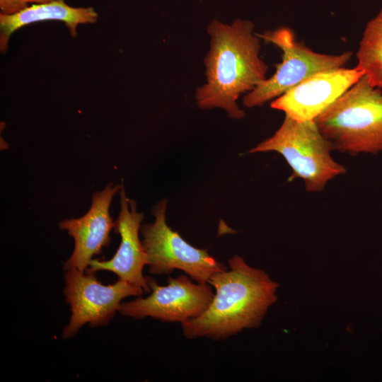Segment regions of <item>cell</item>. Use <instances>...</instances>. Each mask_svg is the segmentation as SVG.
I'll use <instances>...</instances> for the list:
<instances>
[{
	"mask_svg": "<svg viewBox=\"0 0 382 382\" xmlns=\"http://www.w3.org/2000/svg\"><path fill=\"white\" fill-rule=\"evenodd\" d=\"M209 50L204 63L205 83L195 93L202 110L220 108L228 117L241 120L245 113L237 103L267 77L268 66L260 56V38L249 21L231 24L213 21L207 29Z\"/></svg>",
	"mask_w": 382,
	"mask_h": 382,
	"instance_id": "6da1fadb",
	"label": "cell"
},
{
	"mask_svg": "<svg viewBox=\"0 0 382 382\" xmlns=\"http://www.w3.org/2000/svg\"><path fill=\"white\" fill-rule=\"evenodd\" d=\"M228 265L209 282L215 293L207 309L181 323L185 337L226 340L243 330L256 328L277 301L279 284L266 272L250 266L238 255Z\"/></svg>",
	"mask_w": 382,
	"mask_h": 382,
	"instance_id": "7a4b0ae2",
	"label": "cell"
},
{
	"mask_svg": "<svg viewBox=\"0 0 382 382\" xmlns=\"http://www.w3.org/2000/svg\"><path fill=\"white\" fill-rule=\"evenodd\" d=\"M332 151H382V91L363 76L314 120Z\"/></svg>",
	"mask_w": 382,
	"mask_h": 382,
	"instance_id": "3957f363",
	"label": "cell"
},
{
	"mask_svg": "<svg viewBox=\"0 0 382 382\" xmlns=\"http://www.w3.org/2000/svg\"><path fill=\"white\" fill-rule=\"evenodd\" d=\"M274 151L292 170L291 178L303 180L309 192H318L335 178L344 175V166L335 161L331 147L316 122L299 121L285 115L275 133L248 153Z\"/></svg>",
	"mask_w": 382,
	"mask_h": 382,
	"instance_id": "277c9868",
	"label": "cell"
},
{
	"mask_svg": "<svg viewBox=\"0 0 382 382\" xmlns=\"http://www.w3.org/2000/svg\"><path fill=\"white\" fill-rule=\"evenodd\" d=\"M257 35L265 42L277 46L282 52V60L277 64L272 76L243 96V105L248 108L262 106L274 100L316 73L343 67L352 55L351 52L340 54L316 52L296 40L294 31L289 28Z\"/></svg>",
	"mask_w": 382,
	"mask_h": 382,
	"instance_id": "5b68a950",
	"label": "cell"
},
{
	"mask_svg": "<svg viewBox=\"0 0 382 382\" xmlns=\"http://www.w3.org/2000/svg\"><path fill=\"white\" fill-rule=\"evenodd\" d=\"M167 204L166 199L156 203L152 209L154 222L140 228L149 272L164 274L179 270L197 282L209 283L227 267L211 256L208 250L192 245L168 226Z\"/></svg>",
	"mask_w": 382,
	"mask_h": 382,
	"instance_id": "8992f818",
	"label": "cell"
},
{
	"mask_svg": "<svg viewBox=\"0 0 382 382\" xmlns=\"http://www.w3.org/2000/svg\"><path fill=\"white\" fill-rule=\"evenodd\" d=\"M64 289L66 303L70 305L71 317L62 337H73L85 324L98 327L108 324L118 311L122 300L129 296H141L144 290L129 282L118 279L104 285L93 273L76 269L66 270Z\"/></svg>",
	"mask_w": 382,
	"mask_h": 382,
	"instance_id": "52a82bcc",
	"label": "cell"
},
{
	"mask_svg": "<svg viewBox=\"0 0 382 382\" xmlns=\"http://www.w3.org/2000/svg\"><path fill=\"white\" fill-rule=\"evenodd\" d=\"M146 279L150 294L121 303L118 308L120 314L137 320L151 317L181 324L201 316L214 295L209 283L197 282L186 274L169 277L165 286L157 284L152 278Z\"/></svg>",
	"mask_w": 382,
	"mask_h": 382,
	"instance_id": "ba28073f",
	"label": "cell"
},
{
	"mask_svg": "<svg viewBox=\"0 0 382 382\" xmlns=\"http://www.w3.org/2000/svg\"><path fill=\"white\" fill-rule=\"evenodd\" d=\"M364 75L357 65L320 71L271 101L270 107L299 121H312Z\"/></svg>",
	"mask_w": 382,
	"mask_h": 382,
	"instance_id": "9c48e42d",
	"label": "cell"
},
{
	"mask_svg": "<svg viewBox=\"0 0 382 382\" xmlns=\"http://www.w3.org/2000/svg\"><path fill=\"white\" fill-rule=\"evenodd\" d=\"M120 211L115 221L114 231L120 236V243L114 256L108 260L93 259L87 272L100 270L115 274L118 279L129 282L150 292L146 277L143 275V268L148 265V257L139 231L144 214L139 212L137 203L126 195L124 186L120 190Z\"/></svg>",
	"mask_w": 382,
	"mask_h": 382,
	"instance_id": "30bf717a",
	"label": "cell"
},
{
	"mask_svg": "<svg viewBox=\"0 0 382 382\" xmlns=\"http://www.w3.org/2000/svg\"><path fill=\"white\" fill-rule=\"evenodd\" d=\"M121 186L109 183L103 190L93 193L91 206L86 214L62 220L59 224V228L67 231L74 241L73 253L64 265L65 271L76 269L85 272L93 257L109 245L110 231L115 226L109 209Z\"/></svg>",
	"mask_w": 382,
	"mask_h": 382,
	"instance_id": "8fae6325",
	"label": "cell"
},
{
	"mask_svg": "<svg viewBox=\"0 0 382 382\" xmlns=\"http://www.w3.org/2000/svg\"><path fill=\"white\" fill-rule=\"evenodd\" d=\"M98 17L93 7H72L64 0H52L33 4L13 14H0V49L4 52L8 45L11 35L29 24L45 21H59L65 23L71 35H77L79 24L95 23Z\"/></svg>",
	"mask_w": 382,
	"mask_h": 382,
	"instance_id": "7c38bea8",
	"label": "cell"
},
{
	"mask_svg": "<svg viewBox=\"0 0 382 382\" xmlns=\"http://www.w3.org/2000/svg\"><path fill=\"white\" fill-rule=\"evenodd\" d=\"M357 57L364 76L382 91V10L367 23Z\"/></svg>",
	"mask_w": 382,
	"mask_h": 382,
	"instance_id": "4fadbf2b",
	"label": "cell"
},
{
	"mask_svg": "<svg viewBox=\"0 0 382 382\" xmlns=\"http://www.w3.org/2000/svg\"><path fill=\"white\" fill-rule=\"evenodd\" d=\"M50 1L52 0H0L1 13L13 14L29 6V4H42Z\"/></svg>",
	"mask_w": 382,
	"mask_h": 382,
	"instance_id": "5bb4252c",
	"label": "cell"
}]
</instances>
